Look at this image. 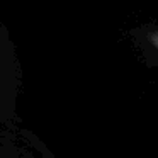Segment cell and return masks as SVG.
Masks as SVG:
<instances>
[{"mask_svg": "<svg viewBox=\"0 0 158 158\" xmlns=\"http://www.w3.org/2000/svg\"><path fill=\"white\" fill-rule=\"evenodd\" d=\"M153 43H155V44L158 46V36H155V38H153Z\"/></svg>", "mask_w": 158, "mask_h": 158, "instance_id": "obj_1", "label": "cell"}]
</instances>
